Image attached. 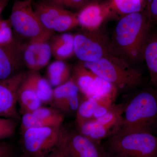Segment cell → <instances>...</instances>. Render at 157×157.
Wrapping results in <instances>:
<instances>
[{
    "label": "cell",
    "instance_id": "24",
    "mask_svg": "<svg viewBox=\"0 0 157 157\" xmlns=\"http://www.w3.org/2000/svg\"><path fill=\"white\" fill-rule=\"evenodd\" d=\"M17 121L0 117V140L14 136L17 126Z\"/></svg>",
    "mask_w": 157,
    "mask_h": 157
},
{
    "label": "cell",
    "instance_id": "31",
    "mask_svg": "<svg viewBox=\"0 0 157 157\" xmlns=\"http://www.w3.org/2000/svg\"><path fill=\"white\" fill-rule=\"evenodd\" d=\"M106 157H131L121 155L115 154L107 152V156Z\"/></svg>",
    "mask_w": 157,
    "mask_h": 157
},
{
    "label": "cell",
    "instance_id": "28",
    "mask_svg": "<svg viewBox=\"0 0 157 157\" xmlns=\"http://www.w3.org/2000/svg\"><path fill=\"white\" fill-rule=\"evenodd\" d=\"M146 14L148 18L157 20V0H148Z\"/></svg>",
    "mask_w": 157,
    "mask_h": 157
},
{
    "label": "cell",
    "instance_id": "27",
    "mask_svg": "<svg viewBox=\"0 0 157 157\" xmlns=\"http://www.w3.org/2000/svg\"><path fill=\"white\" fill-rule=\"evenodd\" d=\"M12 146L8 142H0V157H18Z\"/></svg>",
    "mask_w": 157,
    "mask_h": 157
},
{
    "label": "cell",
    "instance_id": "1",
    "mask_svg": "<svg viewBox=\"0 0 157 157\" xmlns=\"http://www.w3.org/2000/svg\"><path fill=\"white\" fill-rule=\"evenodd\" d=\"M149 26L148 17L142 11L123 16L111 39L112 52L131 65L143 59Z\"/></svg>",
    "mask_w": 157,
    "mask_h": 157
},
{
    "label": "cell",
    "instance_id": "23",
    "mask_svg": "<svg viewBox=\"0 0 157 157\" xmlns=\"http://www.w3.org/2000/svg\"><path fill=\"white\" fill-rule=\"evenodd\" d=\"M144 3L141 0H111L109 5L112 11L127 14L142 11Z\"/></svg>",
    "mask_w": 157,
    "mask_h": 157
},
{
    "label": "cell",
    "instance_id": "32",
    "mask_svg": "<svg viewBox=\"0 0 157 157\" xmlns=\"http://www.w3.org/2000/svg\"><path fill=\"white\" fill-rule=\"evenodd\" d=\"M18 157H28L26 155H25L24 154H23L21 155H20Z\"/></svg>",
    "mask_w": 157,
    "mask_h": 157
},
{
    "label": "cell",
    "instance_id": "17",
    "mask_svg": "<svg viewBox=\"0 0 157 157\" xmlns=\"http://www.w3.org/2000/svg\"><path fill=\"white\" fill-rule=\"evenodd\" d=\"M28 76L21 85L17 94V103L23 114L33 112L42 104Z\"/></svg>",
    "mask_w": 157,
    "mask_h": 157
},
{
    "label": "cell",
    "instance_id": "7",
    "mask_svg": "<svg viewBox=\"0 0 157 157\" xmlns=\"http://www.w3.org/2000/svg\"><path fill=\"white\" fill-rule=\"evenodd\" d=\"M63 126L26 129L21 132L24 153L28 157H45L58 146Z\"/></svg>",
    "mask_w": 157,
    "mask_h": 157
},
{
    "label": "cell",
    "instance_id": "10",
    "mask_svg": "<svg viewBox=\"0 0 157 157\" xmlns=\"http://www.w3.org/2000/svg\"><path fill=\"white\" fill-rule=\"evenodd\" d=\"M29 73L23 71L11 78L0 80V117L18 120L17 94L21 85Z\"/></svg>",
    "mask_w": 157,
    "mask_h": 157
},
{
    "label": "cell",
    "instance_id": "9",
    "mask_svg": "<svg viewBox=\"0 0 157 157\" xmlns=\"http://www.w3.org/2000/svg\"><path fill=\"white\" fill-rule=\"evenodd\" d=\"M60 145L69 157H106L107 154L101 143L63 127Z\"/></svg>",
    "mask_w": 157,
    "mask_h": 157
},
{
    "label": "cell",
    "instance_id": "34",
    "mask_svg": "<svg viewBox=\"0 0 157 157\" xmlns=\"http://www.w3.org/2000/svg\"></svg>",
    "mask_w": 157,
    "mask_h": 157
},
{
    "label": "cell",
    "instance_id": "11",
    "mask_svg": "<svg viewBox=\"0 0 157 157\" xmlns=\"http://www.w3.org/2000/svg\"><path fill=\"white\" fill-rule=\"evenodd\" d=\"M49 40L22 42L21 55L25 67L30 72H39L48 66L52 56Z\"/></svg>",
    "mask_w": 157,
    "mask_h": 157
},
{
    "label": "cell",
    "instance_id": "19",
    "mask_svg": "<svg viewBox=\"0 0 157 157\" xmlns=\"http://www.w3.org/2000/svg\"><path fill=\"white\" fill-rule=\"evenodd\" d=\"M143 59L148 69L151 81L157 87V35L149 36L144 49Z\"/></svg>",
    "mask_w": 157,
    "mask_h": 157
},
{
    "label": "cell",
    "instance_id": "16",
    "mask_svg": "<svg viewBox=\"0 0 157 157\" xmlns=\"http://www.w3.org/2000/svg\"><path fill=\"white\" fill-rule=\"evenodd\" d=\"M49 42L52 56L56 60L64 61L75 56L74 35L68 33L53 35Z\"/></svg>",
    "mask_w": 157,
    "mask_h": 157
},
{
    "label": "cell",
    "instance_id": "5",
    "mask_svg": "<svg viewBox=\"0 0 157 157\" xmlns=\"http://www.w3.org/2000/svg\"><path fill=\"white\" fill-rule=\"evenodd\" d=\"M33 0H14L9 20L14 36L21 41L50 40L54 32L46 28L33 7Z\"/></svg>",
    "mask_w": 157,
    "mask_h": 157
},
{
    "label": "cell",
    "instance_id": "6",
    "mask_svg": "<svg viewBox=\"0 0 157 157\" xmlns=\"http://www.w3.org/2000/svg\"><path fill=\"white\" fill-rule=\"evenodd\" d=\"M74 53L82 62H94L112 52L111 39L104 30L83 29L74 35Z\"/></svg>",
    "mask_w": 157,
    "mask_h": 157
},
{
    "label": "cell",
    "instance_id": "30",
    "mask_svg": "<svg viewBox=\"0 0 157 157\" xmlns=\"http://www.w3.org/2000/svg\"><path fill=\"white\" fill-rule=\"evenodd\" d=\"M11 0H0V16Z\"/></svg>",
    "mask_w": 157,
    "mask_h": 157
},
{
    "label": "cell",
    "instance_id": "21",
    "mask_svg": "<svg viewBox=\"0 0 157 157\" xmlns=\"http://www.w3.org/2000/svg\"><path fill=\"white\" fill-rule=\"evenodd\" d=\"M21 132L32 128L43 127H60L64 119H46L34 115L32 113L23 114L21 119Z\"/></svg>",
    "mask_w": 157,
    "mask_h": 157
},
{
    "label": "cell",
    "instance_id": "8",
    "mask_svg": "<svg viewBox=\"0 0 157 157\" xmlns=\"http://www.w3.org/2000/svg\"><path fill=\"white\" fill-rule=\"evenodd\" d=\"M34 10L43 25L49 30L65 33L78 25L77 13L48 0L33 2Z\"/></svg>",
    "mask_w": 157,
    "mask_h": 157
},
{
    "label": "cell",
    "instance_id": "13",
    "mask_svg": "<svg viewBox=\"0 0 157 157\" xmlns=\"http://www.w3.org/2000/svg\"><path fill=\"white\" fill-rule=\"evenodd\" d=\"M78 86L72 78L63 84L54 88L50 104L64 115L76 114L81 100Z\"/></svg>",
    "mask_w": 157,
    "mask_h": 157
},
{
    "label": "cell",
    "instance_id": "25",
    "mask_svg": "<svg viewBox=\"0 0 157 157\" xmlns=\"http://www.w3.org/2000/svg\"><path fill=\"white\" fill-rule=\"evenodd\" d=\"M14 38V32L9 19L0 18V45L8 44Z\"/></svg>",
    "mask_w": 157,
    "mask_h": 157
},
{
    "label": "cell",
    "instance_id": "12",
    "mask_svg": "<svg viewBox=\"0 0 157 157\" xmlns=\"http://www.w3.org/2000/svg\"><path fill=\"white\" fill-rule=\"evenodd\" d=\"M22 42L14 36L12 42L0 45V80L11 78L23 71Z\"/></svg>",
    "mask_w": 157,
    "mask_h": 157
},
{
    "label": "cell",
    "instance_id": "33",
    "mask_svg": "<svg viewBox=\"0 0 157 157\" xmlns=\"http://www.w3.org/2000/svg\"><path fill=\"white\" fill-rule=\"evenodd\" d=\"M141 1H142V2H144V0H141Z\"/></svg>",
    "mask_w": 157,
    "mask_h": 157
},
{
    "label": "cell",
    "instance_id": "15",
    "mask_svg": "<svg viewBox=\"0 0 157 157\" xmlns=\"http://www.w3.org/2000/svg\"><path fill=\"white\" fill-rule=\"evenodd\" d=\"M97 75L78 62L73 68L71 78L85 98H94Z\"/></svg>",
    "mask_w": 157,
    "mask_h": 157
},
{
    "label": "cell",
    "instance_id": "2",
    "mask_svg": "<svg viewBox=\"0 0 157 157\" xmlns=\"http://www.w3.org/2000/svg\"><path fill=\"white\" fill-rule=\"evenodd\" d=\"M125 104L118 131L151 132L157 124V92L145 89L136 93Z\"/></svg>",
    "mask_w": 157,
    "mask_h": 157
},
{
    "label": "cell",
    "instance_id": "14",
    "mask_svg": "<svg viewBox=\"0 0 157 157\" xmlns=\"http://www.w3.org/2000/svg\"><path fill=\"white\" fill-rule=\"evenodd\" d=\"M112 12L109 3L104 5L87 3L77 13L78 25L86 30L98 29Z\"/></svg>",
    "mask_w": 157,
    "mask_h": 157
},
{
    "label": "cell",
    "instance_id": "29",
    "mask_svg": "<svg viewBox=\"0 0 157 157\" xmlns=\"http://www.w3.org/2000/svg\"><path fill=\"white\" fill-rule=\"evenodd\" d=\"M45 157H69L65 153L61 146L59 144L58 146L56 147Z\"/></svg>",
    "mask_w": 157,
    "mask_h": 157
},
{
    "label": "cell",
    "instance_id": "20",
    "mask_svg": "<svg viewBox=\"0 0 157 157\" xmlns=\"http://www.w3.org/2000/svg\"><path fill=\"white\" fill-rule=\"evenodd\" d=\"M28 77L42 104L50 103L54 88L47 78L42 77L39 72L29 71Z\"/></svg>",
    "mask_w": 157,
    "mask_h": 157
},
{
    "label": "cell",
    "instance_id": "18",
    "mask_svg": "<svg viewBox=\"0 0 157 157\" xmlns=\"http://www.w3.org/2000/svg\"><path fill=\"white\" fill-rule=\"evenodd\" d=\"M70 66L64 61L57 60L48 65L46 72L47 79L55 88L68 81L72 76Z\"/></svg>",
    "mask_w": 157,
    "mask_h": 157
},
{
    "label": "cell",
    "instance_id": "26",
    "mask_svg": "<svg viewBox=\"0 0 157 157\" xmlns=\"http://www.w3.org/2000/svg\"><path fill=\"white\" fill-rule=\"evenodd\" d=\"M64 8L81 9L87 4V0H48Z\"/></svg>",
    "mask_w": 157,
    "mask_h": 157
},
{
    "label": "cell",
    "instance_id": "3",
    "mask_svg": "<svg viewBox=\"0 0 157 157\" xmlns=\"http://www.w3.org/2000/svg\"><path fill=\"white\" fill-rule=\"evenodd\" d=\"M82 63L93 73L114 86L118 91L134 89L143 81L138 70L113 52L97 61Z\"/></svg>",
    "mask_w": 157,
    "mask_h": 157
},
{
    "label": "cell",
    "instance_id": "4",
    "mask_svg": "<svg viewBox=\"0 0 157 157\" xmlns=\"http://www.w3.org/2000/svg\"><path fill=\"white\" fill-rule=\"evenodd\" d=\"M108 152L131 157H157V136L143 131H118L103 144Z\"/></svg>",
    "mask_w": 157,
    "mask_h": 157
},
{
    "label": "cell",
    "instance_id": "22",
    "mask_svg": "<svg viewBox=\"0 0 157 157\" xmlns=\"http://www.w3.org/2000/svg\"><path fill=\"white\" fill-rule=\"evenodd\" d=\"M98 104V101L93 98H85L79 104L76 113V126H79L87 121L94 119L95 109Z\"/></svg>",
    "mask_w": 157,
    "mask_h": 157
}]
</instances>
